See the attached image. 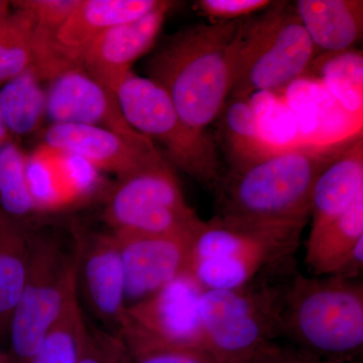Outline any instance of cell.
Returning <instances> with one entry per match:
<instances>
[{"label": "cell", "mask_w": 363, "mask_h": 363, "mask_svg": "<svg viewBox=\"0 0 363 363\" xmlns=\"http://www.w3.org/2000/svg\"><path fill=\"white\" fill-rule=\"evenodd\" d=\"M242 20L196 25L169 35L145 66L182 119L200 131L218 118L235 79Z\"/></svg>", "instance_id": "1"}, {"label": "cell", "mask_w": 363, "mask_h": 363, "mask_svg": "<svg viewBox=\"0 0 363 363\" xmlns=\"http://www.w3.org/2000/svg\"><path fill=\"white\" fill-rule=\"evenodd\" d=\"M298 143L247 168L222 176L217 216L252 223L306 226L318 177L357 138Z\"/></svg>", "instance_id": "2"}, {"label": "cell", "mask_w": 363, "mask_h": 363, "mask_svg": "<svg viewBox=\"0 0 363 363\" xmlns=\"http://www.w3.org/2000/svg\"><path fill=\"white\" fill-rule=\"evenodd\" d=\"M298 271L294 257L240 289L203 291L199 315L208 352L219 363H238L278 343L286 291Z\"/></svg>", "instance_id": "3"}, {"label": "cell", "mask_w": 363, "mask_h": 363, "mask_svg": "<svg viewBox=\"0 0 363 363\" xmlns=\"http://www.w3.org/2000/svg\"><path fill=\"white\" fill-rule=\"evenodd\" d=\"M281 338L317 357L359 360L363 350V285L338 276L306 277L286 289Z\"/></svg>", "instance_id": "4"}, {"label": "cell", "mask_w": 363, "mask_h": 363, "mask_svg": "<svg viewBox=\"0 0 363 363\" xmlns=\"http://www.w3.org/2000/svg\"><path fill=\"white\" fill-rule=\"evenodd\" d=\"M305 226L272 225L214 215L193 240L190 269L204 290H235L295 257Z\"/></svg>", "instance_id": "5"}, {"label": "cell", "mask_w": 363, "mask_h": 363, "mask_svg": "<svg viewBox=\"0 0 363 363\" xmlns=\"http://www.w3.org/2000/svg\"><path fill=\"white\" fill-rule=\"evenodd\" d=\"M272 4L259 16L242 20L229 97L285 91L307 73L316 59V50L294 4Z\"/></svg>", "instance_id": "6"}, {"label": "cell", "mask_w": 363, "mask_h": 363, "mask_svg": "<svg viewBox=\"0 0 363 363\" xmlns=\"http://www.w3.org/2000/svg\"><path fill=\"white\" fill-rule=\"evenodd\" d=\"M28 276L11 320L16 362L30 363L48 332L77 291V247L47 231H28Z\"/></svg>", "instance_id": "7"}, {"label": "cell", "mask_w": 363, "mask_h": 363, "mask_svg": "<svg viewBox=\"0 0 363 363\" xmlns=\"http://www.w3.org/2000/svg\"><path fill=\"white\" fill-rule=\"evenodd\" d=\"M116 94L131 128L152 142L161 143L168 162L215 190L222 173L214 140L206 131L188 125L168 94L157 83L130 71L121 81Z\"/></svg>", "instance_id": "8"}, {"label": "cell", "mask_w": 363, "mask_h": 363, "mask_svg": "<svg viewBox=\"0 0 363 363\" xmlns=\"http://www.w3.org/2000/svg\"><path fill=\"white\" fill-rule=\"evenodd\" d=\"M102 219L111 233H195L202 219L189 206L168 160L117 179L105 190Z\"/></svg>", "instance_id": "9"}, {"label": "cell", "mask_w": 363, "mask_h": 363, "mask_svg": "<svg viewBox=\"0 0 363 363\" xmlns=\"http://www.w3.org/2000/svg\"><path fill=\"white\" fill-rule=\"evenodd\" d=\"M203 286L186 272L125 309L118 337L128 353L152 347L206 350L199 315Z\"/></svg>", "instance_id": "10"}, {"label": "cell", "mask_w": 363, "mask_h": 363, "mask_svg": "<svg viewBox=\"0 0 363 363\" xmlns=\"http://www.w3.org/2000/svg\"><path fill=\"white\" fill-rule=\"evenodd\" d=\"M196 231L169 235L112 233L123 262L126 308L150 298L184 272H191Z\"/></svg>", "instance_id": "11"}, {"label": "cell", "mask_w": 363, "mask_h": 363, "mask_svg": "<svg viewBox=\"0 0 363 363\" xmlns=\"http://www.w3.org/2000/svg\"><path fill=\"white\" fill-rule=\"evenodd\" d=\"M42 143L84 160L99 172L117 179L164 161L150 138H126L82 124L55 123L42 135Z\"/></svg>", "instance_id": "12"}, {"label": "cell", "mask_w": 363, "mask_h": 363, "mask_svg": "<svg viewBox=\"0 0 363 363\" xmlns=\"http://www.w3.org/2000/svg\"><path fill=\"white\" fill-rule=\"evenodd\" d=\"M26 175L38 214L84 204L104 190L99 171L84 160L45 143L28 155Z\"/></svg>", "instance_id": "13"}, {"label": "cell", "mask_w": 363, "mask_h": 363, "mask_svg": "<svg viewBox=\"0 0 363 363\" xmlns=\"http://www.w3.org/2000/svg\"><path fill=\"white\" fill-rule=\"evenodd\" d=\"M77 247V283L91 311L118 335L123 324L124 279L118 243L111 233L83 235L74 229Z\"/></svg>", "instance_id": "14"}, {"label": "cell", "mask_w": 363, "mask_h": 363, "mask_svg": "<svg viewBox=\"0 0 363 363\" xmlns=\"http://www.w3.org/2000/svg\"><path fill=\"white\" fill-rule=\"evenodd\" d=\"M45 117L55 123L82 124L140 140L147 138L126 121L116 93L90 77L83 69H72L50 81Z\"/></svg>", "instance_id": "15"}, {"label": "cell", "mask_w": 363, "mask_h": 363, "mask_svg": "<svg viewBox=\"0 0 363 363\" xmlns=\"http://www.w3.org/2000/svg\"><path fill=\"white\" fill-rule=\"evenodd\" d=\"M174 4L175 2L162 0L157 9L143 18L114 26L98 35L81 52V69L116 93L133 64L154 45Z\"/></svg>", "instance_id": "16"}, {"label": "cell", "mask_w": 363, "mask_h": 363, "mask_svg": "<svg viewBox=\"0 0 363 363\" xmlns=\"http://www.w3.org/2000/svg\"><path fill=\"white\" fill-rule=\"evenodd\" d=\"M162 0H80L55 32L57 43L79 63L83 50L102 33L143 18ZM80 65V63H79Z\"/></svg>", "instance_id": "17"}, {"label": "cell", "mask_w": 363, "mask_h": 363, "mask_svg": "<svg viewBox=\"0 0 363 363\" xmlns=\"http://www.w3.org/2000/svg\"><path fill=\"white\" fill-rule=\"evenodd\" d=\"M363 191V140L359 135L320 174L311 195V231L343 214Z\"/></svg>", "instance_id": "18"}, {"label": "cell", "mask_w": 363, "mask_h": 363, "mask_svg": "<svg viewBox=\"0 0 363 363\" xmlns=\"http://www.w3.org/2000/svg\"><path fill=\"white\" fill-rule=\"evenodd\" d=\"M294 9L317 54L348 51L362 40V0H298Z\"/></svg>", "instance_id": "19"}, {"label": "cell", "mask_w": 363, "mask_h": 363, "mask_svg": "<svg viewBox=\"0 0 363 363\" xmlns=\"http://www.w3.org/2000/svg\"><path fill=\"white\" fill-rule=\"evenodd\" d=\"M363 238V191L350 207L319 230L310 233L305 264L314 277L333 276Z\"/></svg>", "instance_id": "20"}, {"label": "cell", "mask_w": 363, "mask_h": 363, "mask_svg": "<svg viewBox=\"0 0 363 363\" xmlns=\"http://www.w3.org/2000/svg\"><path fill=\"white\" fill-rule=\"evenodd\" d=\"M217 119L231 171L247 168L285 149L274 147L262 138L250 98L229 97Z\"/></svg>", "instance_id": "21"}, {"label": "cell", "mask_w": 363, "mask_h": 363, "mask_svg": "<svg viewBox=\"0 0 363 363\" xmlns=\"http://www.w3.org/2000/svg\"><path fill=\"white\" fill-rule=\"evenodd\" d=\"M28 231L0 212V324L11 322L25 288L30 257Z\"/></svg>", "instance_id": "22"}, {"label": "cell", "mask_w": 363, "mask_h": 363, "mask_svg": "<svg viewBox=\"0 0 363 363\" xmlns=\"http://www.w3.org/2000/svg\"><path fill=\"white\" fill-rule=\"evenodd\" d=\"M42 83L30 68L0 86V111L13 138L32 135L42 126L47 108Z\"/></svg>", "instance_id": "23"}, {"label": "cell", "mask_w": 363, "mask_h": 363, "mask_svg": "<svg viewBox=\"0 0 363 363\" xmlns=\"http://www.w3.org/2000/svg\"><path fill=\"white\" fill-rule=\"evenodd\" d=\"M26 160L28 155L13 138L0 150V212L28 228L26 223L38 212L26 182Z\"/></svg>", "instance_id": "24"}, {"label": "cell", "mask_w": 363, "mask_h": 363, "mask_svg": "<svg viewBox=\"0 0 363 363\" xmlns=\"http://www.w3.org/2000/svg\"><path fill=\"white\" fill-rule=\"evenodd\" d=\"M35 28L32 14L23 9L0 21V86L32 67Z\"/></svg>", "instance_id": "25"}, {"label": "cell", "mask_w": 363, "mask_h": 363, "mask_svg": "<svg viewBox=\"0 0 363 363\" xmlns=\"http://www.w3.org/2000/svg\"><path fill=\"white\" fill-rule=\"evenodd\" d=\"M77 291L69 298L30 363H78L86 322Z\"/></svg>", "instance_id": "26"}, {"label": "cell", "mask_w": 363, "mask_h": 363, "mask_svg": "<svg viewBox=\"0 0 363 363\" xmlns=\"http://www.w3.org/2000/svg\"><path fill=\"white\" fill-rule=\"evenodd\" d=\"M329 55L322 66L325 86L344 111L362 116V52L348 50Z\"/></svg>", "instance_id": "27"}, {"label": "cell", "mask_w": 363, "mask_h": 363, "mask_svg": "<svg viewBox=\"0 0 363 363\" xmlns=\"http://www.w3.org/2000/svg\"><path fill=\"white\" fill-rule=\"evenodd\" d=\"M78 363H130V355L118 336L91 329L86 324Z\"/></svg>", "instance_id": "28"}, {"label": "cell", "mask_w": 363, "mask_h": 363, "mask_svg": "<svg viewBox=\"0 0 363 363\" xmlns=\"http://www.w3.org/2000/svg\"><path fill=\"white\" fill-rule=\"evenodd\" d=\"M80 0H18L11 6L32 14L35 26L56 30L78 6Z\"/></svg>", "instance_id": "29"}, {"label": "cell", "mask_w": 363, "mask_h": 363, "mask_svg": "<svg viewBox=\"0 0 363 363\" xmlns=\"http://www.w3.org/2000/svg\"><path fill=\"white\" fill-rule=\"evenodd\" d=\"M128 355L130 363H219L211 353L199 348L152 347Z\"/></svg>", "instance_id": "30"}, {"label": "cell", "mask_w": 363, "mask_h": 363, "mask_svg": "<svg viewBox=\"0 0 363 363\" xmlns=\"http://www.w3.org/2000/svg\"><path fill=\"white\" fill-rule=\"evenodd\" d=\"M272 4L269 0H200L197 6L205 16L225 21L241 20Z\"/></svg>", "instance_id": "31"}, {"label": "cell", "mask_w": 363, "mask_h": 363, "mask_svg": "<svg viewBox=\"0 0 363 363\" xmlns=\"http://www.w3.org/2000/svg\"><path fill=\"white\" fill-rule=\"evenodd\" d=\"M276 363H359V360L332 359L317 357L307 351L290 345L278 343L274 353Z\"/></svg>", "instance_id": "32"}, {"label": "cell", "mask_w": 363, "mask_h": 363, "mask_svg": "<svg viewBox=\"0 0 363 363\" xmlns=\"http://www.w3.org/2000/svg\"><path fill=\"white\" fill-rule=\"evenodd\" d=\"M363 269V238L357 241L354 247L351 250L350 255L344 259L342 264L333 276L341 277L344 279H359Z\"/></svg>", "instance_id": "33"}, {"label": "cell", "mask_w": 363, "mask_h": 363, "mask_svg": "<svg viewBox=\"0 0 363 363\" xmlns=\"http://www.w3.org/2000/svg\"><path fill=\"white\" fill-rule=\"evenodd\" d=\"M278 343L274 344L271 347L262 351L259 354L255 355L252 358H248L247 360L238 363H276L274 362V353H276V347Z\"/></svg>", "instance_id": "34"}, {"label": "cell", "mask_w": 363, "mask_h": 363, "mask_svg": "<svg viewBox=\"0 0 363 363\" xmlns=\"http://www.w3.org/2000/svg\"><path fill=\"white\" fill-rule=\"evenodd\" d=\"M11 1H6V0H0V21L2 18H6L7 14L11 11Z\"/></svg>", "instance_id": "35"}, {"label": "cell", "mask_w": 363, "mask_h": 363, "mask_svg": "<svg viewBox=\"0 0 363 363\" xmlns=\"http://www.w3.org/2000/svg\"><path fill=\"white\" fill-rule=\"evenodd\" d=\"M0 363H1V362H0Z\"/></svg>", "instance_id": "36"}, {"label": "cell", "mask_w": 363, "mask_h": 363, "mask_svg": "<svg viewBox=\"0 0 363 363\" xmlns=\"http://www.w3.org/2000/svg\"></svg>", "instance_id": "37"}]
</instances>
